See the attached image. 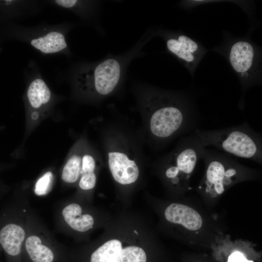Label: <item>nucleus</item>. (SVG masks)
Segmentation results:
<instances>
[{"label":"nucleus","instance_id":"nucleus-12","mask_svg":"<svg viewBox=\"0 0 262 262\" xmlns=\"http://www.w3.org/2000/svg\"><path fill=\"white\" fill-rule=\"evenodd\" d=\"M168 50L182 61L190 70H193L205 52L201 46L190 37L180 34L166 40Z\"/></svg>","mask_w":262,"mask_h":262},{"label":"nucleus","instance_id":"nucleus-14","mask_svg":"<svg viewBox=\"0 0 262 262\" xmlns=\"http://www.w3.org/2000/svg\"><path fill=\"white\" fill-rule=\"evenodd\" d=\"M164 216L168 222L180 225L190 230H197L202 226V218L199 213L193 208L184 204H170L165 208Z\"/></svg>","mask_w":262,"mask_h":262},{"label":"nucleus","instance_id":"nucleus-13","mask_svg":"<svg viewBox=\"0 0 262 262\" xmlns=\"http://www.w3.org/2000/svg\"><path fill=\"white\" fill-rule=\"evenodd\" d=\"M108 155L109 170L116 182L120 185H128L137 181L140 171L134 161L121 152L111 151Z\"/></svg>","mask_w":262,"mask_h":262},{"label":"nucleus","instance_id":"nucleus-3","mask_svg":"<svg viewBox=\"0 0 262 262\" xmlns=\"http://www.w3.org/2000/svg\"><path fill=\"white\" fill-rule=\"evenodd\" d=\"M202 159L205 171L199 189L210 197L221 195L235 183L253 175L252 170L225 153L205 148Z\"/></svg>","mask_w":262,"mask_h":262},{"label":"nucleus","instance_id":"nucleus-15","mask_svg":"<svg viewBox=\"0 0 262 262\" xmlns=\"http://www.w3.org/2000/svg\"><path fill=\"white\" fill-rule=\"evenodd\" d=\"M96 162L89 154H83L80 179L78 183V193L76 196L91 202L90 192L97 182Z\"/></svg>","mask_w":262,"mask_h":262},{"label":"nucleus","instance_id":"nucleus-2","mask_svg":"<svg viewBox=\"0 0 262 262\" xmlns=\"http://www.w3.org/2000/svg\"><path fill=\"white\" fill-rule=\"evenodd\" d=\"M204 147L212 146L229 155L250 159L262 164V136L249 124L216 130L194 131Z\"/></svg>","mask_w":262,"mask_h":262},{"label":"nucleus","instance_id":"nucleus-1","mask_svg":"<svg viewBox=\"0 0 262 262\" xmlns=\"http://www.w3.org/2000/svg\"><path fill=\"white\" fill-rule=\"evenodd\" d=\"M148 106L149 130L155 138L167 140L196 129L197 115L187 97L155 93Z\"/></svg>","mask_w":262,"mask_h":262},{"label":"nucleus","instance_id":"nucleus-9","mask_svg":"<svg viewBox=\"0 0 262 262\" xmlns=\"http://www.w3.org/2000/svg\"><path fill=\"white\" fill-rule=\"evenodd\" d=\"M31 208L28 196L21 193L14 200L8 219L0 227V246L9 262H22V246Z\"/></svg>","mask_w":262,"mask_h":262},{"label":"nucleus","instance_id":"nucleus-11","mask_svg":"<svg viewBox=\"0 0 262 262\" xmlns=\"http://www.w3.org/2000/svg\"><path fill=\"white\" fill-rule=\"evenodd\" d=\"M258 60L256 49L249 42L239 41L232 44L230 48V64L244 85L249 84L252 81Z\"/></svg>","mask_w":262,"mask_h":262},{"label":"nucleus","instance_id":"nucleus-16","mask_svg":"<svg viewBox=\"0 0 262 262\" xmlns=\"http://www.w3.org/2000/svg\"><path fill=\"white\" fill-rule=\"evenodd\" d=\"M82 154L76 152L67 159L60 171V179L65 186L78 185L80 179Z\"/></svg>","mask_w":262,"mask_h":262},{"label":"nucleus","instance_id":"nucleus-7","mask_svg":"<svg viewBox=\"0 0 262 262\" xmlns=\"http://www.w3.org/2000/svg\"><path fill=\"white\" fill-rule=\"evenodd\" d=\"M121 74L120 62L109 58L97 64H84L72 71L71 80L82 93L105 96L112 93L117 85Z\"/></svg>","mask_w":262,"mask_h":262},{"label":"nucleus","instance_id":"nucleus-18","mask_svg":"<svg viewBox=\"0 0 262 262\" xmlns=\"http://www.w3.org/2000/svg\"><path fill=\"white\" fill-rule=\"evenodd\" d=\"M227 262H253L248 260L244 253L236 251L232 252L229 257Z\"/></svg>","mask_w":262,"mask_h":262},{"label":"nucleus","instance_id":"nucleus-8","mask_svg":"<svg viewBox=\"0 0 262 262\" xmlns=\"http://www.w3.org/2000/svg\"><path fill=\"white\" fill-rule=\"evenodd\" d=\"M14 37L25 42L44 54H62L67 56L70 51L66 35L71 29L66 23L49 24L44 23L35 26H15Z\"/></svg>","mask_w":262,"mask_h":262},{"label":"nucleus","instance_id":"nucleus-4","mask_svg":"<svg viewBox=\"0 0 262 262\" xmlns=\"http://www.w3.org/2000/svg\"><path fill=\"white\" fill-rule=\"evenodd\" d=\"M55 229L75 241H87L101 223L99 213L91 202L75 196L59 202L54 212Z\"/></svg>","mask_w":262,"mask_h":262},{"label":"nucleus","instance_id":"nucleus-10","mask_svg":"<svg viewBox=\"0 0 262 262\" xmlns=\"http://www.w3.org/2000/svg\"><path fill=\"white\" fill-rule=\"evenodd\" d=\"M27 86L24 100L31 121H38L52 108L57 100L42 77L36 64L31 61L26 69Z\"/></svg>","mask_w":262,"mask_h":262},{"label":"nucleus","instance_id":"nucleus-6","mask_svg":"<svg viewBox=\"0 0 262 262\" xmlns=\"http://www.w3.org/2000/svg\"><path fill=\"white\" fill-rule=\"evenodd\" d=\"M67 253L32 208L22 250V262H66Z\"/></svg>","mask_w":262,"mask_h":262},{"label":"nucleus","instance_id":"nucleus-17","mask_svg":"<svg viewBox=\"0 0 262 262\" xmlns=\"http://www.w3.org/2000/svg\"><path fill=\"white\" fill-rule=\"evenodd\" d=\"M54 174L52 171L48 170L36 180L33 187L34 193L37 196L48 195L51 191L54 182Z\"/></svg>","mask_w":262,"mask_h":262},{"label":"nucleus","instance_id":"nucleus-5","mask_svg":"<svg viewBox=\"0 0 262 262\" xmlns=\"http://www.w3.org/2000/svg\"><path fill=\"white\" fill-rule=\"evenodd\" d=\"M205 150V147L194 132L182 138L175 149L164 158L161 165L162 173L171 188L176 191L186 188Z\"/></svg>","mask_w":262,"mask_h":262}]
</instances>
